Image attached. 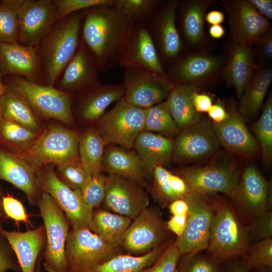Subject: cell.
<instances>
[{"mask_svg": "<svg viewBox=\"0 0 272 272\" xmlns=\"http://www.w3.org/2000/svg\"><path fill=\"white\" fill-rule=\"evenodd\" d=\"M114 4L82 10L81 37L92 53L99 72L118 64L136 23Z\"/></svg>", "mask_w": 272, "mask_h": 272, "instance_id": "6da1fadb", "label": "cell"}, {"mask_svg": "<svg viewBox=\"0 0 272 272\" xmlns=\"http://www.w3.org/2000/svg\"><path fill=\"white\" fill-rule=\"evenodd\" d=\"M82 11L56 21L38 45L42 85L54 86L80 42Z\"/></svg>", "mask_w": 272, "mask_h": 272, "instance_id": "7a4b0ae2", "label": "cell"}, {"mask_svg": "<svg viewBox=\"0 0 272 272\" xmlns=\"http://www.w3.org/2000/svg\"><path fill=\"white\" fill-rule=\"evenodd\" d=\"M3 83L19 94L37 117L53 119L66 125L74 122V93L34 83L19 76H5Z\"/></svg>", "mask_w": 272, "mask_h": 272, "instance_id": "3957f363", "label": "cell"}, {"mask_svg": "<svg viewBox=\"0 0 272 272\" xmlns=\"http://www.w3.org/2000/svg\"><path fill=\"white\" fill-rule=\"evenodd\" d=\"M79 139L76 131L60 125H53L19 155L37 170L50 164L58 166L79 159Z\"/></svg>", "mask_w": 272, "mask_h": 272, "instance_id": "277c9868", "label": "cell"}, {"mask_svg": "<svg viewBox=\"0 0 272 272\" xmlns=\"http://www.w3.org/2000/svg\"><path fill=\"white\" fill-rule=\"evenodd\" d=\"M87 227L69 231L65 242L66 272H89L114 256L124 253Z\"/></svg>", "mask_w": 272, "mask_h": 272, "instance_id": "5b68a950", "label": "cell"}, {"mask_svg": "<svg viewBox=\"0 0 272 272\" xmlns=\"http://www.w3.org/2000/svg\"><path fill=\"white\" fill-rule=\"evenodd\" d=\"M145 115L146 109L129 104L123 97L95 122L94 128L106 146L132 149L137 137L144 130Z\"/></svg>", "mask_w": 272, "mask_h": 272, "instance_id": "8992f818", "label": "cell"}, {"mask_svg": "<svg viewBox=\"0 0 272 272\" xmlns=\"http://www.w3.org/2000/svg\"><path fill=\"white\" fill-rule=\"evenodd\" d=\"M37 206L45 231L44 268L47 272H66L65 247L70 224L63 211L48 194L42 192Z\"/></svg>", "mask_w": 272, "mask_h": 272, "instance_id": "52a82bcc", "label": "cell"}, {"mask_svg": "<svg viewBox=\"0 0 272 272\" xmlns=\"http://www.w3.org/2000/svg\"><path fill=\"white\" fill-rule=\"evenodd\" d=\"M226 55L213 53L185 52L166 71L174 83L196 87L200 90L217 84L223 80Z\"/></svg>", "mask_w": 272, "mask_h": 272, "instance_id": "ba28073f", "label": "cell"}, {"mask_svg": "<svg viewBox=\"0 0 272 272\" xmlns=\"http://www.w3.org/2000/svg\"><path fill=\"white\" fill-rule=\"evenodd\" d=\"M214 208L207 249L220 258L243 254L248 247L245 229L229 206L219 202Z\"/></svg>", "mask_w": 272, "mask_h": 272, "instance_id": "9c48e42d", "label": "cell"}, {"mask_svg": "<svg viewBox=\"0 0 272 272\" xmlns=\"http://www.w3.org/2000/svg\"><path fill=\"white\" fill-rule=\"evenodd\" d=\"M37 175L42 192L53 198L65 214L72 229L87 227L95 233L93 211L84 203L80 190H73L62 182L53 165L41 167Z\"/></svg>", "mask_w": 272, "mask_h": 272, "instance_id": "30bf717a", "label": "cell"}, {"mask_svg": "<svg viewBox=\"0 0 272 272\" xmlns=\"http://www.w3.org/2000/svg\"><path fill=\"white\" fill-rule=\"evenodd\" d=\"M178 0H161L146 24L166 71L184 52L176 23Z\"/></svg>", "mask_w": 272, "mask_h": 272, "instance_id": "8fae6325", "label": "cell"}, {"mask_svg": "<svg viewBox=\"0 0 272 272\" xmlns=\"http://www.w3.org/2000/svg\"><path fill=\"white\" fill-rule=\"evenodd\" d=\"M216 0H178L176 23L184 52L213 53L216 47L205 30V16Z\"/></svg>", "mask_w": 272, "mask_h": 272, "instance_id": "7c38bea8", "label": "cell"}, {"mask_svg": "<svg viewBox=\"0 0 272 272\" xmlns=\"http://www.w3.org/2000/svg\"><path fill=\"white\" fill-rule=\"evenodd\" d=\"M175 173L184 180L191 193L205 195L222 192L232 197L240 179L239 170L234 164L184 167Z\"/></svg>", "mask_w": 272, "mask_h": 272, "instance_id": "4fadbf2b", "label": "cell"}, {"mask_svg": "<svg viewBox=\"0 0 272 272\" xmlns=\"http://www.w3.org/2000/svg\"><path fill=\"white\" fill-rule=\"evenodd\" d=\"M174 84L167 75L137 69H125L123 98L135 107L146 109L166 100Z\"/></svg>", "mask_w": 272, "mask_h": 272, "instance_id": "5bb4252c", "label": "cell"}, {"mask_svg": "<svg viewBox=\"0 0 272 272\" xmlns=\"http://www.w3.org/2000/svg\"><path fill=\"white\" fill-rule=\"evenodd\" d=\"M183 198L189 207L187 224L183 234L174 243L181 256L195 255L208 249L214 207L205 195L190 193Z\"/></svg>", "mask_w": 272, "mask_h": 272, "instance_id": "9a60e30c", "label": "cell"}, {"mask_svg": "<svg viewBox=\"0 0 272 272\" xmlns=\"http://www.w3.org/2000/svg\"><path fill=\"white\" fill-rule=\"evenodd\" d=\"M172 161L188 163L215 154L221 146L209 118L199 120L180 130L173 139Z\"/></svg>", "mask_w": 272, "mask_h": 272, "instance_id": "2e32d148", "label": "cell"}, {"mask_svg": "<svg viewBox=\"0 0 272 272\" xmlns=\"http://www.w3.org/2000/svg\"><path fill=\"white\" fill-rule=\"evenodd\" d=\"M166 222L153 207H147L132 220L123 241L124 253L133 256L147 254L166 242Z\"/></svg>", "mask_w": 272, "mask_h": 272, "instance_id": "e0dca14e", "label": "cell"}, {"mask_svg": "<svg viewBox=\"0 0 272 272\" xmlns=\"http://www.w3.org/2000/svg\"><path fill=\"white\" fill-rule=\"evenodd\" d=\"M228 19L227 39L253 46L271 28L269 21L256 10L250 0H222Z\"/></svg>", "mask_w": 272, "mask_h": 272, "instance_id": "ac0fdd59", "label": "cell"}, {"mask_svg": "<svg viewBox=\"0 0 272 272\" xmlns=\"http://www.w3.org/2000/svg\"><path fill=\"white\" fill-rule=\"evenodd\" d=\"M103 208L131 219L136 218L149 206L144 187L127 178L106 176Z\"/></svg>", "mask_w": 272, "mask_h": 272, "instance_id": "d6986e66", "label": "cell"}, {"mask_svg": "<svg viewBox=\"0 0 272 272\" xmlns=\"http://www.w3.org/2000/svg\"><path fill=\"white\" fill-rule=\"evenodd\" d=\"M55 0H23L18 10V42L37 46L56 21Z\"/></svg>", "mask_w": 272, "mask_h": 272, "instance_id": "ffe728a7", "label": "cell"}, {"mask_svg": "<svg viewBox=\"0 0 272 272\" xmlns=\"http://www.w3.org/2000/svg\"><path fill=\"white\" fill-rule=\"evenodd\" d=\"M118 64L124 69H137L166 75V71L144 23H135Z\"/></svg>", "mask_w": 272, "mask_h": 272, "instance_id": "44dd1931", "label": "cell"}, {"mask_svg": "<svg viewBox=\"0 0 272 272\" xmlns=\"http://www.w3.org/2000/svg\"><path fill=\"white\" fill-rule=\"evenodd\" d=\"M227 110L226 120L218 123L212 122L220 145L229 152L245 158L257 155L260 152V147L233 102Z\"/></svg>", "mask_w": 272, "mask_h": 272, "instance_id": "7402d4cb", "label": "cell"}, {"mask_svg": "<svg viewBox=\"0 0 272 272\" xmlns=\"http://www.w3.org/2000/svg\"><path fill=\"white\" fill-rule=\"evenodd\" d=\"M0 73L2 77L19 76L42 84L38 45L0 41Z\"/></svg>", "mask_w": 272, "mask_h": 272, "instance_id": "603a6c76", "label": "cell"}, {"mask_svg": "<svg viewBox=\"0 0 272 272\" xmlns=\"http://www.w3.org/2000/svg\"><path fill=\"white\" fill-rule=\"evenodd\" d=\"M37 171L20 155L0 147V180L22 191L32 206H37L42 193Z\"/></svg>", "mask_w": 272, "mask_h": 272, "instance_id": "cb8c5ba5", "label": "cell"}, {"mask_svg": "<svg viewBox=\"0 0 272 272\" xmlns=\"http://www.w3.org/2000/svg\"><path fill=\"white\" fill-rule=\"evenodd\" d=\"M224 48L223 80L228 87L235 89L239 100L257 67L253 46L227 39Z\"/></svg>", "mask_w": 272, "mask_h": 272, "instance_id": "d4e9b609", "label": "cell"}, {"mask_svg": "<svg viewBox=\"0 0 272 272\" xmlns=\"http://www.w3.org/2000/svg\"><path fill=\"white\" fill-rule=\"evenodd\" d=\"M99 72L92 53L81 37L75 54L66 65L55 87L74 94L100 84L98 76Z\"/></svg>", "mask_w": 272, "mask_h": 272, "instance_id": "484cf974", "label": "cell"}, {"mask_svg": "<svg viewBox=\"0 0 272 272\" xmlns=\"http://www.w3.org/2000/svg\"><path fill=\"white\" fill-rule=\"evenodd\" d=\"M76 95V111L83 121L96 122L112 103L124 96V88L121 85L97 84L74 93Z\"/></svg>", "mask_w": 272, "mask_h": 272, "instance_id": "4316f807", "label": "cell"}, {"mask_svg": "<svg viewBox=\"0 0 272 272\" xmlns=\"http://www.w3.org/2000/svg\"><path fill=\"white\" fill-rule=\"evenodd\" d=\"M269 184L254 166H247L242 172L232 197L247 212L260 215L266 212L270 193Z\"/></svg>", "mask_w": 272, "mask_h": 272, "instance_id": "83f0119b", "label": "cell"}, {"mask_svg": "<svg viewBox=\"0 0 272 272\" xmlns=\"http://www.w3.org/2000/svg\"><path fill=\"white\" fill-rule=\"evenodd\" d=\"M103 167L108 175L127 178L144 187L148 176L151 175L134 150L115 145L105 147Z\"/></svg>", "mask_w": 272, "mask_h": 272, "instance_id": "f1b7e54d", "label": "cell"}, {"mask_svg": "<svg viewBox=\"0 0 272 272\" xmlns=\"http://www.w3.org/2000/svg\"><path fill=\"white\" fill-rule=\"evenodd\" d=\"M0 234L10 245L21 272H35L39 255L45 244L43 224L22 232L2 229Z\"/></svg>", "mask_w": 272, "mask_h": 272, "instance_id": "f546056e", "label": "cell"}, {"mask_svg": "<svg viewBox=\"0 0 272 272\" xmlns=\"http://www.w3.org/2000/svg\"><path fill=\"white\" fill-rule=\"evenodd\" d=\"M173 142V139L143 130L135 140L133 149L152 175L155 167H165L170 164Z\"/></svg>", "mask_w": 272, "mask_h": 272, "instance_id": "4dcf8cb0", "label": "cell"}, {"mask_svg": "<svg viewBox=\"0 0 272 272\" xmlns=\"http://www.w3.org/2000/svg\"><path fill=\"white\" fill-rule=\"evenodd\" d=\"M271 82V66L267 63L257 65L253 77L239 99L237 109L245 121L256 117L260 112Z\"/></svg>", "mask_w": 272, "mask_h": 272, "instance_id": "1f68e13d", "label": "cell"}, {"mask_svg": "<svg viewBox=\"0 0 272 272\" xmlns=\"http://www.w3.org/2000/svg\"><path fill=\"white\" fill-rule=\"evenodd\" d=\"M151 175L153 180L150 192L163 207L168 206L173 201L191 193L184 180L164 166L155 167Z\"/></svg>", "mask_w": 272, "mask_h": 272, "instance_id": "d6a6232c", "label": "cell"}, {"mask_svg": "<svg viewBox=\"0 0 272 272\" xmlns=\"http://www.w3.org/2000/svg\"><path fill=\"white\" fill-rule=\"evenodd\" d=\"M200 90L195 86L175 83L168 97L170 113L180 130L191 125L203 116L195 109L192 100L194 92Z\"/></svg>", "mask_w": 272, "mask_h": 272, "instance_id": "836d02e7", "label": "cell"}, {"mask_svg": "<svg viewBox=\"0 0 272 272\" xmlns=\"http://www.w3.org/2000/svg\"><path fill=\"white\" fill-rule=\"evenodd\" d=\"M0 117L22 125L37 134L43 132L38 117L26 101L7 87L0 96Z\"/></svg>", "mask_w": 272, "mask_h": 272, "instance_id": "e575fe53", "label": "cell"}, {"mask_svg": "<svg viewBox=\"0 0 272 272\" xmlns=\"http://www.w3.org/2000/svg\"><path fill=\"white\" fill-rule=\"evenodd\" d=\"M93 221L96 234L108 244L122 247L131 219L98 207L93 211Z\"/></svg>", "mask_w": 272, "mask_h": 272, "instance_id": "d590c367", "label": "cell"}, {"mask_svg": "<svg viewBox=\"0 0 272 272\" xmlns=\"http://www.w3.org/2000/svg\"><path fill=\"white\" fill-rule=\"evenodd\" d=\"M106 145L94 127L85 130L79 135L78 153L80 161L91 176L102 173L103 159Z\"/></svg>", "mask_w": 272, "mask_h": 272, "instance_id": "8d00e7d4", "label": "cell"}, {"mask_svg": "<svg viewBox=\"0 0 272 272\" xmlns=\"http://www.w3.org/2000/svg\"><path fill=\"white\" fill-rule=\"evenodd\" d=\"M170 243L166 242L146 254L133 256L125 253L118 254L89 272H140L155 263Z\"/></svg>", "mask_w": 272, "mask_h": 272, "instance_id": "74e56055", "label": "cell"}, {"mask_svg": "<svg viewBox=\"0 0 272 272\" xmlns=\"http://www.w3.org/2000/svg\"><path fill=\"white\" fill-rule=\"evenodd\" d=\"M40 134L22 125L0 117V147L21 154Z\"/></svg>", "mask_w": 272, "mask_h": 272, "instance_id": "f35d334b", "label": "cell"}, {"mask_svg": "<svg viewBox=\"0 0 272 272\" xmlns=\"http://www.w3.org/2000/svg\"><path fill=\"white\" fill-rule=\"evenodd\" d=\"M144 130L173 139L180 129L170 113L168 101H164L146 109Z\"/></svg>", "mask_w": 272, "mask_h": 272, "instance_id": "ab89813d", "label": "cell"}, {"mask_svg": "<svg viewBox=\"0 0 272 272\" xmlns=\"http://www.w3.org/2000/svg\"><path fill=\"white\" fill-rule=\"evenodd\" d=\"M252 132L261 152L262 161L265 164L272 159V95L269 93L262 107V112L252 127Z\"/></svg>", "mask_w": 272, "mask_h": 272, "instance_id": "60d3db41", "label": "cell"}, {"mask_svg": "<svg viewBox=\"0 0 272 272\" xmlns=\"http://www.w3.org/2000/svg\"><path fill=\"white\" fill-rule=\"evenodd\" d=\"M161 0H115L114 5L136 23L147 24Z\"/></svg>", "mask_w": 272, "mask_h": 272, "instance_id": "b9f144b4", "label": "cell"}, {"mask_svg": "<svg viewBox=\"0 0 272 272\" xmlns=\"http://www.w3.org/2000/svg\"><path fill=\"white\" fill-rule=\"evenodd\" d=\"M55 172L60 181L73 190H81L91 176L79 159L57 166Z\"/></svg>", "mask_w": 272, "mask_h": 272, "instance_id": "7bdbcfd3", "label": "cell"}, {"mask_svg": "<svg viewBox=\"0 0 272 272\" xmlns=\"http://www.w3.org/2000/svg\"><path fill=\"white\" fill-rule=\"evenodd\" d=\"M106 176L102 173L91 176L80 190L83 199L92 211L100 207L105 193Z\"/></svg>", "mask_w": 272, "mask_h": 272, "instance_id": "ee69618b", "label": "cell"}, {"mask_svg": "<svg viewBox=\"0 0 272 272\" xmlns=\"http://www.w3.org/2000/svg\"><path fill=\"white\" fill-rule=\"evenodd\" d=\"M18 11L0 1V41L18 42Z\"/></svg>", "mask_w": 272, "mask_h": 272, "instance_id": "f6af8a7d", "label": "cell"}, {"mask_svg": "<svg viewBox=\"0 0 272 272\" xmlns=\"http://www.w3.org/2000/svg\"><path fill=\"white\" fill-rule=\"evenodd\" d=\"M246 265L251 267L271 266L272 240L262 239L253 245L246 256Z\"/></svg>", "mask_w": 272, "mask_h": 272, "instance_id": "bcb514c9", "label": "cell"}, {"mask_svg": "<svg viewBox=\"0 0 272 272\" xmlns=\"http://www.w3.org/2000/svg\"><path fill=\"white\" fill-rule=\"evenodd\" d=\"M115 0H55L56 21L72 13L98 5H112Z\"/></svg>", "mask_w": 272, "mask_h": 272, "instance_id": "7dc6e473", "label": "cell"}, {"mask_svg": "<svg viewBox=\"0 0 272 272\" xmlns=\"http://www.w3.org/2000/svg\"><path fill=\"white\" fill-rule=\"evenodd\" d=\"M181 254L174 242H171L160 258L140 272H175Z\"/></svg>", "mask_w": 272, "mask_h": 272, "instance_id": "c3c4849f", "label": "cell"}, {"mask_svg": "<svg viewBox=\"0 0 272 272\" xmlns=\"http://www.w3.org/2000/svg\"><path fill=\"white\" fill-rule=\"evenodd\" d=\"M195 255L183 256L178 262L175 272H218L217 266L208 259Z\"/></svg>", "mask_w": 272, "mask_h": 272, "instance_id": "681fc988", "label": "cell"}, {"mask_svg": "<svg viewBox=\"0 0 272 272\" xmlns=\"http://www.w3.org/2000/svg\"><path fill=\"white\" fill-rule=\"evenodd\" d=\"M2 204L4 214L17 223L23 222L30 224L29 216L22 202L8 193L2 196Z\"/></svg>", "mask_w": 272, "mask_h": 272, "instance_id": "f907efd6", "label": "cell"}, {"mask_svg": "<svg viewBox=\"0 0 272 272\" xmlns=\"http://www.w3.org/2000/svg\"><path fill=\"white\" fill-rule=\"evenodd\" d=\"M253 48L256 65L267 64L272 58V29L263 34L255 42Z\"/></svg>", "mask_w": 272, "mask_h": 272, "instance_id": "816d5d0a", "label": "cell"}, {"mask_svg": "<svg viewBox=\"0 0 272 272\" xmlns=\"http://www.w3.org/2000/svg\"><path fill=\"white\" fill-rule=\"evenodd\" d=\"M5 238L0 234V272H21L15 255Z\"/></svg>", "mask_w": 272, "mask_h": 272, "instance_id": "f5cc1de1", "label": "cell"}, {"mask_svg": "<svg viewBox=\"0 0 272 272\" xmlns=\"http://www.w3.org/2000/svg\"><path fill=\"white\" fill-rule=\"evenodd\" d=\"M192 100L195 110L199 113H207L213 104V97L210 93L195 91L192 96Z\"/></svg>", "mask_w": 272, "mask_h": 272, "instance_id": "db71d44e", "label": "cell"}, {"mask_svg": "<svg viewBox=\"0 0 272 272\" xmlns=\"http://www.w3.org/2000/svg\"><path fill=\"white\" fill-rule=\"evenodd\" d=\"M207 113L212 122L216 123L223 122L228 116V112L224 104L219 100L213 103Z\"/></svg>", "mask_w": 272, "mask_h": 272, "instance_id": "11a10c76", "label": "cell"}, {"mask_svg": "<svg viewBox=\"0 0 272 272\" xmlns=\"http://www.w3.org/2000/svg\"><path fill=\"white\" fill-rule=\"evenodd\" d=\"M188 214L185 215L172 216L166 222L168 230L176 234L177 237L180 236L183 233L186 226Z\"/></svg>", "mask_w": 272, "mask_h": 272, "instance_id": "9f6ffc18", "label": "cell"}, {"mask_svg": "<svg viewBox=\"0 0 272 272\" xmlns=\"http://www.w3.org/2000/svg\"><path fill=\"white\" fill-rule=\"evenodd\" d=\"M260 218L257 227V233L262 239L271 238L272 234V218L270 213L264 212L259 215Z\"/></svg>", "mask_w": 272, "mask_h": 272, "instance_id": "6f0895ef", "label": "cell"}, {"mask_svg": "<svg viewBox=\"0 0 272 272\" xmlns=\"http://www.w3.org/2000/svg\"><path fill=\"white\" fill-rule=\"evenodd\" d=\"M258 13L269 21L272 19L271 0H250Z\"/></svg>", "mask_w": 272, "mask_h": 272, "instance_id": "680465c9", "label": "cell"}, {"mask_svg": "<svg viewBox=\"0 0 272 272\" xmlns=\"http://www.w3.org/2000/svg\"><path fill=\"white\" fill-rule=\"evenodd\" d=\"M168 207L172 216L188 214L189 207L187 201L184 198H179L173 201Z\"/></svg>", "mask_w": 272, "mask_h": 272, "instance_id": "91938a15", "label": "cell"}, {"mask_svg": "<svg viewBox=\"0 0 272 272\" xmlns=\"http://www.w3.org/2000/svg\"><path fill=\"white\" fill-rule=\"evenodd\" d=\"M225 20V15L223 12L218 10H212L207 13L205 22L210 25H221Z\"/></svg>", "mask_w": 272, "mask_h": 272, "instance_id": "94428289", "label": "cell"}, {"mask_svg": "<svg viewBox=\"0 0 272 272\" xmlns=\"http://www.w3.org/2000/svg\"><path fill=\"white\" fill-rule=\"evenodd\" d=\"M209 33L212 38L221 39L225 35V30L221 25H211Z\"/></svg>", "mask_w": 272, "mask_h": 272, "instance_id": "6125c7cd", "label": "cell"}, {"mask_svg": "<svg viewBox=\"0 0 272 272\" xmlns=\"http://www.w3.org/2000/svg\"><path fill=\"white\" fill-rule=\"evenodd\" d=\"M229 272H247V269L245 266L237 265L233 267Z\"/></svg>", "mask_w": 272, "mask_h": 272, "instance_id": "be15d7a7", "label": "cell"}, {"mask_svg": "<svg viewBox=\"0 0 272 272\" xmlns=\"http://www.w3.org/2000/svg\"><path fill=\"white\" fill-rule=\"evenodd\" d=\"M2 193L0 190V230L3 229L2 227V219L3 218V216L4 215L3 208H2Z\"/></svg>", "mask_w": 272, "mask_h": 272, "instance_id": "e7e4bbea", "label": "cell"}, {"mask_svg": "<svg viewBox=\"0 0 272 272\" xmlns=\"http://www.w3.org/2000/svg\"><path fill=\"white\" fill-rule=\"evenodd\" d=\"M7 86L4 84L2 81V76L0 73V96L5 92Z\"/></svg>", "mask_w": 272, "mask_h": 272, "instance_id": "03108f58", "label": "cell"}, {"mask_svg": "<svg viewBox=\"0 0 272 272\" xmlns=\"http://www.w3.org/2000/svg\"><path fill=\"white\" fill-rule=\"evenodd\" d=\"M41 258H38L35 272H41Z\"/></svg>", "mask_w": 272, "mask_h": 272, "instance_id": "003e7915", "label": "cell"}]
</instances>
